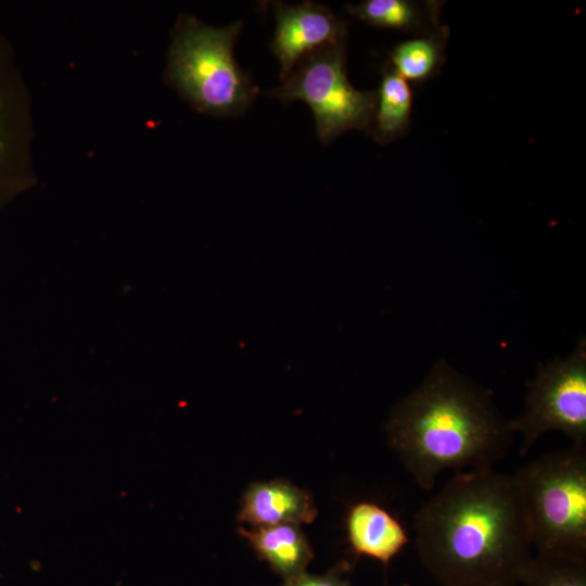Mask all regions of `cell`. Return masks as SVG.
I'll use <instances>...</instances> for the list:
<instances>
[{"mask_svg": "<svg viewBox=\"0 0 586 586\" xmlns=\"http://www.w3.org/2000/svg\"><path fill=\"white\" fill-rule=\"evenodd\" d=\"M415 546L442 586L518 583L533 543L512 475L456 472L415 514Z\"/></svg>", "mask_w": 586, "mask_h": 586, "instance_id": "1", "label": "cell"}, {"mask_svg": "<svg viewBox=\"0 0 586 586\" xmlns=\"http://www.w3.org/2000/svg\"><path fill=\"white\" fill-rule=\"evenodd\" d=\"M386 433L405 469L424 491L448 470L494 469L514 435L491 394L445 362L435 365L393 408Z\"/></svg>", "mask_w": 586, "mask_h": 586, "instance_id": "2", "label": "cell"}, {"mask_svg": "<svg viewBox=\"0 0 586 586\" xmlns=\"http://www.w3.org/2000/svg\"><path fill=\"white\" fill-rule=\"evenodd\" d=\"M512 476L536 551L586 558V446L545 454Z\"/></svg>", "mask_w": 586, "mask_h": 586, "instance_id": "3", "label": "cell"}, {"mask_svg": "<svg viewBox=\"0 0 586 586\" xmlns=\"http://www.w3.org/2000/svg\"><path fill=\"white\" fill-rule=\"evenodd\" d=\"M241 27L240 21L215 28L189 17L175 36L170 79L202 112L217 116L241 113L258 92L233 55Z\"/></svg>", "mask_w": 586, "mask_h": 586, "instance_id": "4", "label": "cell"}, {"mask_svg": "<svg viewBox=\"0 0 586 586\" xmlns=\"http://www.w3.org/2000/svg\"><path fill=\"white\" fill-rule=\"evenodd\" d=\"M268 94L285 103L295 100L307 103L322 143L352 129L368 133L377 104V91L356 89L348 80L346 43L307 54Z\"/></svg>", "mask_w": 586, "mask_h": 586, "instance_id": "5", "label": "cell"}, {"mask_svg": "<svg viewBox=\"0 0 586 586\" xmlns=\"http://www.w3.org/2000/svg\"><path fill=\"white\" fill-rule=\"evenodd\" d=\"M522 435L521 454L549 431H560L573 445L586 446V343L581 339L564 360L540 365L528 382L524 411L510 420Z\"/></svg>", "mask_w": 586, "mask_h": 586, "instance_id": "6", "label": "cell"}, {"mask_svg": "<svg viewBox=\"0 0 586 586\" xmlns=\"http://www.w3.org/2000/svg\"><path fill=\"white\" fill-rule=\"evenodd\" d=\"M276 30L270 49L280 63L283 80L307 54L346 43L347 23L327 7L306 1L291 5L273 2Z\"/></svg>", "mask_w": 586, "mask_h": 586, "instance_id": "7", "label": "cell"}, {"mask_svg": "<svg viewBox=\"0 0 586 586\" xmlns=\"http://www.w3.org/2000/svg\"><path fill=\"white\" fill-rule=\"evenodd\" d=\"M11 56L0 36V199L22 184L26 170L25 104Z\"/></svg>", "mask_w": 586, "mask_h": 586, "instance_id": "8", "label": "cell"}, {"mask_svg": "<svg viewBox=\"0 0 586 586\" xmlns=\"http://www.w3.org/2000/svg\"><path fill=\"white\" fill-rule=\"evenodd\" d=\"M318 510L309 492L285 480L251 484L244 492L238 521L255 526L307 524Z\"/></svg>", "mask_w": 586, "mask_h": 586, "instance_id": "9", "label": "cell"}, {"mask_svg": "<svg viewBox=\"0 0 586 586\" xmlns=\"http://www.w3.org/2000/svg\"><path fill=\"white\" fill-rule=\"evenodd\" d=\"M348 542L355 553L388 563L409 543L400 522L374 502L355 504L346 518Z\"/></svg>", "mask_w": 586, "mask_h": 586, "instance_id": "10", "label": "cell"}, {"mask_svg": "<svg viewBox=\"0 0 586 586\" xmlns=\"http://www.w3.org/2000/svg\"><path fill=\"white\" fill-rule=\"evenodd\" d=\"M239 533L249 542L258 558L266 561L283 579L306 572L314 556L300 525L277 524L250 530L240 527Z\"/></svg>", "mask_w": 586, "mask_h": 586, "instance_id": "11", "label": "cell"}, {"mask_svg": "<svg viewBox=\"0 0 586 586\" xmlns=\"http://www.w3.org/2000/svg\"><path fill=\"white\" fill-rule=\"evenodd\" d=\"M441 2L411 0H365L347 4L356 18L380 28L422 35L440 24Z\"/></svg>", "mask_w": 586, "mask_h": 586, "instance_id": "12", "label": "cell"}, {"mask_svg": "<svg viewBox=\"0 0 586 586\" xmlns=\"http://www.w3.org/2000/svg\"><path fill=\"white\" fill-rule=\"evenodd\" d=\"M377 91V104L369 130L374 141L390 143L407 135L412 112L410 85L386 66Z\"/></svg>", "mask_w": 586, "mask_h": 586, "instance_id": "13", "label": "cell"}, {"mask_svg": "<svg viewBox=\"0 0 586 586\" xmlns=\"http://www.w3.org/2000/svg\"><path fill=\"white\" fill-rule=\"evenodd\" d=\"M449 28L436 25L429 31L397 43L388 66L405 80L422 84L436 76L445 62Z\"/></svg>", "mask_w": 586, "mask_h": 586, "instance_id": "14", "label": "cell"}, {"mask_svg": "<svg viewBox=\"0 0 586 586\" xmlns=\"http://www.w3.org/2000/svg\"><path fill=\"white\" fill-rule=\"evenodd\" d=\"M518 584L520 586H586V558L536 552L522 572Z\"/></svg>", "mask_w": 586, "mask_h": 586, "instance_id": "15", "label": "cell"}, {"mask_svg": "<svg viewBox=\"0 0 586 586\" xmlns=\"http://www.w3.org/2000/svg\"><path fill=\"white\" fill-rule=\"evenodd\" d=\"M349 570L347 561H341L324 574L316 575L303 572L284 579L281 586H352L345 576Z\"/></svg>", "mask_w": 586, "mask_h": 586, "instance_id": "16", "label": "cell"}, {"mask_svg": "<svg viewBox=\"0 0 586 586\" xmlns=\"http://www.w3.org/2000/svg\"><path fill=\"white\" fill-rule=\"evenodd\" d=\"M476 586H520V585L518 583H506V584L476 585Z\"/></svg>", "mask_w": 586, "mask_h": 586, "instance_id": "17", "label": "cell"}, {"mask_svg": "<svg viewBox=\"0 0 586 586\" xmlns=\"http://www.w3.org/2000/svg\"><path fill=\"white\" fill-rule=\"evenodd\" d=\"M400 586H409V585H407V584H404V585H400Z\"/></svg>", "mask_w": 586, "mask_h": 586, "instance_id": "18", "label": "cell"}]
</instances>
